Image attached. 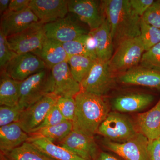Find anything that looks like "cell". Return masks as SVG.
<instances>
[{
	"label": "cell",
	"mask_w": 160,
	"mask_h": 160,
	"mask_svg": "<svg viewBox=\"0 0 160 160\" xmlns=\"http://www.w3.org/2000/svg\"><path fill=\"white\" fill-rule=\"evenodd\" d=\"M58 145L86 160H95L100 152L94 137L74 130Z\"/></svg>",
	"instance_id": "5bb4252c"
},
{
	"label": "cell",
	"mask_w": 160,
	"mask_h": 160,
	"mask_svg": "<svg viewBox=\"0 0 160 160\" xmlns=\"http://www.w3.org/2000/svg\"><path fill=\"white\" fill-rule=\"evenodd\" d=\"M39 20L30 8L20 12L6 11L1 18V29L6 37L23 31Z\"/></svg>",
	"instance_id": "9a60e30c"
},
{
	"label": "cell",
	"mask_w": 160,
	"mask_h": 160,
	"mask_svg": "<svg viewBox=\"0 0 160 160\" xmlns=\"http://www.w3.org/2000/svg\"><path fill=\"white\" fill-rule=\"evenodd\" d=\"M66 121V120L63 117L62 114L61 113L59 109L55 104L46 115L42 124L34 132L42 128L58 125Z\"/></svg>",
	"instance_id": "836d02e7"
},
{
	"label": "cell",
	"mask_w": 160,
	"mask_h": 160,
	"mask_svg": "<svg viewBox=\"0 0 160 160\" xmlns=\"http://www.w3.org/2000/svg\"><path fill=\"white\" fill-rule=\"evenodd\" d=\"M10 0H0V14L2 15L9 9Z\"/></svg>",
	"instance_id": "60d3db41"
},
{
	"label": "cell",
	"mask_w": 160,
	"mask_h": 160,
	"mask_svg": "<svg viewBox=\"0 0 160 160\" xmlns=\"http://www.w3.org/2000/svg\"><path fill=\"white\" fill-rule=\"evenodd\" d=\"M22 110L19 106H0V127L18 122Z\"/></svg>",
	"instance_id": "f546056e"
},
{
	"label": "cell",
	"mask_w": 160,
	"mask_h": 160,
	"mask_svg": "<svg viewBox=\"0 0 160 160\" xmlns=\"http://www.w3.org/2000/svg\"><path fill=\"white\" fill-rule=\"evenodd\" d=\"M46 38L44 24L40 22L7 38L10 49L17 54L34 52L42 47Z\"/></svg>",
	"instance_id": "ba28073f"
},
{
	"label": "cell",
	"mask_w": 160,
	"mask_h": 160,
	"mask_svg": "<svg viewBox=\"0 0 160 160\" xmlns=\"http://www.w3.org/2000/svg\"><path fill=\"white\" fill-rule=\"evenodd\" d=\"M32 53L43 60L50 69L56 65L67 62L69 57L62 43L47 38L42 47Z\"/></svg>",
	"instance_id": "7402d4cb"
},
{
	"label": "cell",
	"mask_w": 160,
	"mask_h": 160,
	"mask_svg": "<svg viewBox=\"0 0 160 160\" xmlns=\"http://www.w3.org/2000/svg\"><path fill=\"white\" fill-rule=\"evenodd\" d=\"M53 91L51 70L44 69L21 82L19 106L24 110Z\"/></svg>",
	"instance_id": "3957f363"
},
{
	"label": "cell",
	"mask_w": 160,
	"mask_h": 160,
	"mask_svg": "<svg viewBox=\"0 0 160 160\" xmlns=\"http://www.w3.org/2000/svg\"><path fill=\"white\" fill-rule=\"evenodd\" d=\"M81 36L70 42L62 43L63 48L69 56L82 55L91 57L85 48Z\"/></svg>",
	"instance_id": "e575fe53"
},
{
	"label": "cell",
	"mask_w": 160,
	"mask_h": 160,
	"mask_svg": "<svg viewBox=\"0 0 160 160\" xmlns=\"http://www.w3.org/2000/svg\"><path fill=\"white\" fill-rule=\"evenodd\" d=\"M120 82L160 90V72L137 66L118 75Z\"/></svg>",
	"instance_id": "e0dca14e"
},
{
	"label": "cell",
	"mask_w": 160,
	"mask_h": 160,
	"mask_svg": "<svg viewBox=\"0 0 160 160\" xmlns=\"http://www.w3.org/2000/svg\"><path fill=\"white\" fill-rule=\"evenodd\" d=\"M141 18L147 24L160 29V0L154 1Z\"/></svg>",
	"instance_id": "d6a6232c"
},
{
	"label": "cell",
	"mask_w": 160,
	"mask_h": 160,
	"mask_svg": "<svg viewBox=\"0 0 160 160\" xmlns=\"http://www.w3.org/2000/svg\"><path fill=\"white\" fill-rule=\"evenodd\" d=\"M27 142L54 160H86L43 137L29 135Z\"/></svg>",
	"instance_id": "ffe728a7"
},
{
	"label": "cell",
	"mask_w": 160,
	"mask_h": 160,
	"mask_svg": "<svg viewBox=\"0 0 160 160\" xmlns=\"http://www.w3.org/2000/svg\"><path fill=\"white\" fill-rule=\"evenodd\" d=\"M95 60L82 55L69 56L67 63L71 74L80 84L89 73Z\"/></svg>",
	"instance_id": "484cf974"
},
{
	"label": "cell",
	"mask_w": 160,
	"mask_h": 160,
	"mask_svg": "<svg viewBox=\"0 0 160 160\" xmlns=\"http://www.w3.org/2000/svg\"><path fill=\"white\" fill-rule=\"evenodd\" d=\"M140 38L145 51L160 43V29L144 22L141 18Z\"/></svg>",
	"instance_id": "83f0119b"
},
{
	"label": "cell",
	"mask_w": 160,
	"mask_h": 160,
	"mask_svg": "<svg viewBox=\"0 0 160 160\" xmlns=\"http://www.w3.org/2000/svg\"><path fill=\"white\" fill-rule=\"evenodd\" d=\"M76 109L73 130L91 137L97 133L110 112L104 96L81 90L74 97Z\"/></svg>",
	"instance_id": "7a4b0ae2"
},
{
	"label": "cell",
	"mask_w": 160,
	"mask_h": 160,
	"mask_svg": "<svg viewBox=\"0 0 160 160\" xmlns=\"http://www.w3.org/2000/svg\"><path fill=\"white\" fill-rule=\"evenodd\" d=\"M69 12L76 16L90 31L98 29L105 19L102 2L95 0H69Z\"/></svg>",
	"instance_id": "7c38bea8"
},
{
	"label": "cell",
	"mask_w": 160,
	"mask_h": 160,
	"mask_svg": "<svg viewBox=\"0 0 160 160\" xmlns=\"http://www.w3.org/2000/svg\"><path fill=\"white\" fill-rule=\"evenodd\" d=\"M67 0H31L29 8L44 24L66 17L69 13Z\"/></svg>",
	"instance_id": "2e32d148"
},
{
	"label": "cell",
	"mask_w": 160,
	"mask_h": 160,
	"mask_svg": "<svg viewBox=\"0 0 160 160\" xmlns=\"http://www.w3.org/2000/svg\"><path fill=\"white\" fill-rule=\"evenodd\" d=\"M82 23L76 16L69 12L64 18L44 24L46 37L62 43L70 42L89 33Z\"/></svg>",
	"instance_id": "8992f818"
},
{
	"label": "cell",
	"mask_w": 160,
	"mask_h": 160,
	"mask_svg": "<svg viewBox=\"0 0 160 160\" xmlns=\"http://www.w3.org/2000/svg\"><path fill=\"white\" fill-rule=\"evenodd\" d=\"M149 143L147 138L140 132L125 142H115L106 138L103 142L107 149L125 160H149Z\"/></svg>",
	"instance_id": "30bf717a"
},
{
	"label": "cell",
	"mask_w": 160,
	"mask_h": 160,
	"mask_svg": "<svg viewBox=\"0 0 160 160\" xmlns=\"http://www.w3.org/2000/svg\"><path fill=\"white\" fill-rule=\"evenodd\" d=\"M96 43L97 56L98 59L109 62L113 53L114 44L110 29L106 18L98 29L89 32Z\"/></svg>",
	"instance_id": "603a6c76"
},
{
	"label": "cell",
	"mask_w": 160,
	"mask_h": 160,
	"mask_svg": "<svg viewBox=\"0 0 160 160\" xmlns=\"http://www.w3.org/2000/svg\"><path fill=\"white\" fill-rule=\"evenodd\" d=\"M56 105L66 120L72 121L76 109L74 98L58 97Z\"/></svg>",
	"instance_id": "4dcf8cb0"
},
{
	"label": "cell",
	"mask_w": 160,
	"mask_h": 160,
	"mask_svg": "<svg viewBox=\"0 0 160 160\" xmlns=\"http://www.w3.org/2000/svg\"><path fill=\"white\" fill-rule=\"evenodd\" d=\"M31 0H11L8 10L12 12L23 11L29 8Z\"/></svg>",
	"instance_id": "f35d334b"
},
{
	"label": "cell",
	"mask_w": 160,
	"mask_h": 160,
	"mask_svg": "<svg viewBox=\"0 0 160 160\" xmlns=\"http://www.w3.org/2000/svg\"><path fill=\"white\" fill-rule=\"evenodd\" d=\"M72 130H73L72 121L66 120L58 125L42 128L29 135L43 137L52 142L59 144Z\"/></svg>",
	"instance_id": "4316f807"
},
{
	"label": "cell",
	"mask_w": 160,
	"mask_h": 160,
	"mask_svg": "<svg viewBox=\"0 0 160 160\" xmlns=\"http://www.w3.org/2000/svg\"><path fill=\"white\" fill-rule=\"evenodd\" d=\"M153 0H129V2L135 12L141 18L153 4Z\"/></svg>",
	"instance_id": "d590c367"
},
{
	"label": "cell",
	"mask_w": 160,
	"mask_h": 160,
	"mask_svg": "<svg viewBox=\"0 0 160 160\" xmlns=\"http://www.w3.org/2000/svg\"><path fill=\"white\" fill-rule=\"evenodd\" d=\"M17 54L9 47L7 37L0 30V67L1 70L5 69L10 61Z\"/></svg>",
	"instance_id": "1f68e13d"
},
{
	"label": "cell",
	"mask_w": 160,
	"mask_h": 160,
	"mask_svg": "<svg viewBox=\"0 0 160 160\" xmlns=\"http://www.w3.org/2000/svg\"><path fill=\"white\" fill-rule=\"evenodd\" d=\"M137 122L140 132L149 142L158 139L160 136V98L151 109L138 114Z\"/></svg>",
	"instance_id": "44dd1931"
},
{
	"label": "cell",
	"mask_w": 160,
	"mask_h": 160,
	"mask_svg": "<svg viewBox=\"0 0 160 160\" xmlns=\"http://www.w3.org/2000/svg\"><path fill=\"white\" fill-rule=\"evenodd\" d=\"M159 141H160V137L159 138Z\"/></svg>",
	"instance_id": "b9f144b4"
},
{
	"label": "cell",
	"mask_w": 160,
	"mask_h": 160,
	"mask_svg": "<svg viewBox=\"0 0 160 160\" xmlns=\"http://www.w3.org/2000/svg\"><path fill=\"white\" fill-rule=\"evenodd\" d=\"M2 154V160H54L28 142L12 151Z\"/></svg>",
	"instance_id": "d4e9b609"
},
{
	"label": "cell",
	"mask_w": 160,
	"mask_h": 160,
	"mask_svg": "<svg viewBox=\"0 0 160 160\" xmlns=\"http://www.w3.org/2000/svg\"><path fill=\"white\" fill-rule=\"evenodd\" d=\"M115 74L109 62L96 59L89 73L81 83L82 90L100 96L106 95L113 87Z\"/></svg>",
	"instance_id": "52a82bcc"
},
{
	"label": "cell",
	"mask_w": 160,
	"mask_h": 160,
	"mask_svg": "<svg viewBox=\"0 0 160 160\" xmlns=\"http://www.w3.org/2000/svg\"><path fill=\"white\" fill-rule=\"evenodd\" d=\"M51 70L53 82L52 93L56 95L74 98L82 90L81 84L72 76L67 62L56 65Z\"/></svg>",
	"instance_id": "4fadbf2b"
},
{
	"label": "cell",
	"mask_w": 160,
	"mask_h": 160,
	"mask_svg": "<svg viewBox=\"0 0 160 160\" xmlns=\"http://www.w3.org/2000/svg\"><path fill=\"white\" fill-rule=\"evenodd\" d=\"M102 5L115 48L124 40L140 36L141 18L129 0H105Z\"/></svg>",
	"instance_id": "6da1fadb"
},
{
	"label": "cell",
	"mask_w": 160,
	"mask_h": 160,
	"mask_svg": "<svg viewBox=\"0 0 160 160\" xmlns=\"http://www.w3.org/2000/svg\"><path fill=\"white\" fill-rule=\"evenodd\" d=\"M138 132L129 117L114 111L109 112L99 127L97 133L112 142L123 143L131 139Z\"/></svg>",
	"instance_id": "5b68a950"
},
{
	"label": "cell",
	"mask_w": 160,
	"mask_h": 160,
	"mask_svg": "<svg viewBox=\"0 0 160 160\" xmlns=\"http://www.w3.org/2000/svg\"><path fill=\"white\" fill-rule=\"evenodd\" d=\"M29 135L24 131L18 122L0 127V149L4 154L14 150L28 141Z\"/></svg>",
	"instance_id": "d6986e66"
},
{
	"label": "cell",
	"mask_w": 160,
	"mask_h": 160,
	"mask_svg": "<svg viewBox=\"0 0 160 160\" xmlns=\"http://www.w3.org/2000/svg\"><path fill=\"white\" fill-rule=\"evenodd\" d=\"M21 82L13 79L4 70H1L0 105L19 106Z\"/></svg>",
	"instance_id": "cb8c5ba5"
},
{
	"label": "cell",
	"mask_w": 160,
	"mask_h": 160,
	"mask_svg": "<svg viewBox=\"0 0 160 160\" xmlns=\"http://www.w3.org/2000/svg\"><path fill=\"white\" fill-rule=\"evenodd\" d=\"M154 99L153 96L149 93H127L115 98L112 102V107L119 112L141 111L149 106Z\"/></svg>",
	"instance_id": "ac0fdd59"
},
{
	"label": "cell",
	"mask_w": 160,
	"mask_h": 160,
	"mask_svg": "<svg viewBox=\"0 0 160 160\" xmlns=\"http://www.w3.org/2000/svg\"><path fill=\"white\" fill-rule=\"evenodd\" d=\"M58 98L53 93H49L23 110L18 122L23 130L29 134L35 131L55 105Z\"/></svg>",
	"instance_id": "9c48e42d"
},
{
	"label": "cell",
	"mask_w": 160,
	"mask_h": 160,
	"mask_svg": "<svg viewBox=\"0 0 160 160\" xmlns=\"http://www.w3.org/2000/svg\"><path fill=\"white\" fill-rule=\"evenodd\" d=\"M81 38L90 57L95 59H97L96 43L93 37L89 32L81 36Z\"/></svg>",
	"instance_id": "8d00e7d4"
},
{
	"label": "cell",
	"mask_w": 160,
	"mask_h": 160,
	"mask_svg": "<svg viewBox=\"0 0 160 160\" xmlns=\"http://www.w3.org/2000/svg\"><path fill=\"white\" fill-rule=\"evenodd\" d=\"M46 69L48 67L43 60L36 55L29 52L17 55L3 70L13 79L22 82Z\"/></svg>",
	"instance_id": "8fae6325"
},
{
	"label": "cell",
	"mask_w": 160,
	"mask_h": 160,
	"mask_svg": "<svg viewBox=\"0 0 160 160\" xmlns=\"http://www.w3.org/2000/svg\"><path fill=\"white\" fill-rule=\"evenodd\" d=\"M145 52L140 37L124 40L118 45L109 61L110 70L119 75L137 66Z\"/></svg>",
	"instance_id": "277c9868"
},
{
	"label": "cell",
	"mask_w": 160,
	"mask_h": 160,
	"mask_svg": "<svg viewBox=\"0 0 160 160\" xmlns=\"http://www.w3.org/2000/svg\"><path fill=\"white\" fill-rule=\"evenodd\" d=\"M140 66L160 72V43L144 52Z\"/></svg>",
	"instance_id": "f1b7e54d"
},
{
	"label": "cell",
	"mask_w": 160,
	"mask_h": 160,
	"mask_svg": "<svg viewBox=\"0 0 160 160\" xmlns=\"http://www.w3.org/2000/svg\"><path fill=\"white\" fill-rule=\"evenodd\" d=\"M95 160H120L112 155L105 152H101Z\"/></svg>",
	"instance_id": "ab89813d"
},
{
	"label": "cell",
	"mask_w": 160,
	"mask_h": 160,
	"mask_svg": "<svg viewBox=\"0 0 160 160\" xmlns=\"http://www.w3.org/2000/svg\"><path fill=\"white\" fill-rule=\"evenodd\" d=\"M148 152L149 160H160V141L159 139L149 142Z\"/></svg>",
	"instance_id": "74e56055"
}]
</instances>
